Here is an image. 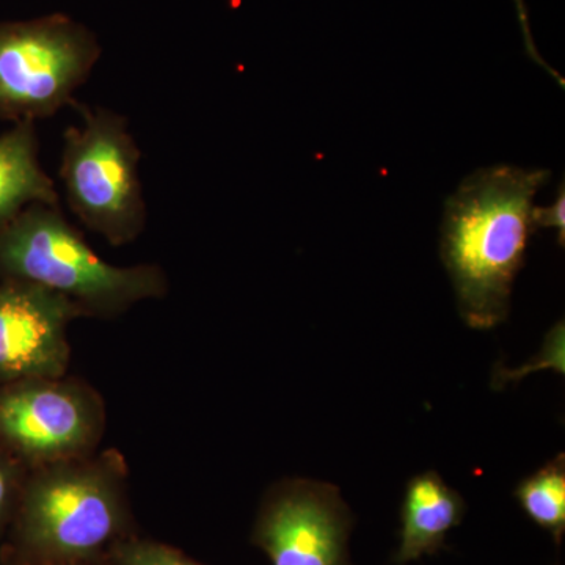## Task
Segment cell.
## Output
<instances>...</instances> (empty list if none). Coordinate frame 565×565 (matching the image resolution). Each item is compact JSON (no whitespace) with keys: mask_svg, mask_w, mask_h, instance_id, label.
Here are the masks:
<instances>
[{"mask_svg":"<svg viewBox=\"0 0 565 565\" xmlns=\"http://www.w3.org/2000/svg\"><path fill=\"white\" fill-rule=\"evenodd\" d=\"M107 565H202L173 546L161 542L139 539L136 535L122 539L111 548Z\"/></svg>","mask_w":565,"mask_h":565,"instance_id":"7c38bea8","label":"cell"},{"mask_svg":"<svg viewBox=\"0 0 565 565\" xmlns=\"http://www.w3.org/2000/svg\"><path fill=\"white\" fill-rule=\"evenodd\" d=\"M349 514L334 487L288 481L264 501L253 541L274 565H348Z\"/></svg>","mask_w":565,"mask_h":565,"instance_id":"52a82bcc","label":"cell"},{"mask_svg":"<svg viewBox=\"0 0 565 565\" xmlns=\"http://www.w3.org/2000/svg\"><path fill=\"white\" fill-rule=\"evenodd\" d=\"M28 473L24 463L0 448V531L13 520Z\"/></svg>","mask_w":565,"mask_h":565,"instance_id":"4fadbf2b","label":"cell"},{"mask_svg":"<svg viewBox=\"0 0 565 565\" xmlns=\"http://www.w3.org/2000/svg\"><path fill=\"white\" fill-rule=\"evenodd\" d=\"M18 565H88L79 563H33V564H18Z\"/></svg>","mask_w":565,"mask_h":565,"instance_id":"9a60e30c","label":"cell"},{"mask_svg":"<svg viewBox=\"0 0 565 565\" xmlns=\"http://www.w3.org/2000/svg\"><path fill=\"white\" fill-rule=\"evenodd\" d=\"M104 433L103 397L79 379L0 385V448L29 470L95 455Z\"/></svg>","mask_w":565,"mask_h":565,"instance_id":"8992f818","label":"cell"},{"mask_svg":"<svg viewBox=\"0 0 565 565\" xmlns=\"http://www.w3.org/2000/svg\"><path fill=\"white\" fill-rule=\"evenodd\" d=\"M82 126L63 136L61 180L66 203L93 233L115 247L131 244L147 226L140 148L117 111L82 106Z\"/></svg>","mask_w":565,"mask_h":565,"instance_id":"277c9868","label":"cell"},{"mask_svg":"<svg viewBox=\"0 0 565 565\" xmlns=\"http://www.w3.org/2000/svg\"><path fill=\"white\" fill-rule=\"evenodd\" d=\"M98 36L68 14L0 22V120H43L74 96L102 58Z\"/></svg>","mask_w":565,"mask_h":565,"instance_id":"5b68a950","label":"cell"},{"mask_svg":"<svg viewBox=\"0 0 565 565\" xmlns=\"http://www.w3.org/2000/svg\"><path fill=\"white\" fill-rule=\"evenodd\" d=\"M81 316L82 308L62 294L33 282L0 281V385L66 375L68 327Z\"/></svg>","mask_w":565,"mask_h":565,"instance_id":"ba28073f","label":"cell"},{"mask_svg":"<svg viewBox=\"0 0 565 565\" xmlns=\"http://www.w3.org/2000/svg\"><path fill=\"white\" fill-rule=\"evenodd\" d=\"M565 189L564 182H561L559 189H557L555 202L550 204L548 207L534 206L533 210V223L534 228H555L557 236H559L561 245L564 244L565 239Z\"/></svg>","mask_w":565,"mask_h":565,"instance_id":"5bb4252c","label":"cell"},{"mask_svg":"<svg viewBox=\"0 0 565 565\" xmlns=\"http://www.w3.org/2000/svg\"><path fill=\"white\" fill-rule=\"evenodd\" d=\"M11 522L18 564H107L132 535L125 457L109 449L32 468Z\"/></svg>","mask_w":565,"mask_h":565,"instance_id":"7a4b0ae2","label":"cell"},{"mask_svg":"<svg viewBox=\"0 0 565 565\" xmlns=\"http://www.w3.org/2000/svg\"><path fill=\"white\" fill-rule=\"evenodd\" d=\"M550 178V170L500 163L468 174L446 200L440 255L471 329H493L508 318L535 232L534 196Z\"/></svg>","mask_w":565,"mask_h":565,"instance_id":"6da1fadb","label":"cell"},{"mask_svg":"<svg viewBox=\"0 0 565 565\" xmlns=\"http://www.w3.org/2000/svg\"><path fill=\"white\" fill-rule=\"evenodd\" d=\"M463 511L462 497L435 471L415 476L405 490L401 545L394 561L403 565L437 553L446 534L462 522Z\"/></svg>","mask_w":565,"mask_h":565,"instance_id":"9c48e42d","label":"cell"},{"mask_svg":"<svg viewBox=\"0 0 565 565\" xmlns=\"http://www.w3.org/2000/svg\"><path fill=\"white\" fill-rule=\"evenodd\" d=\"M33 282L62 294L85 316L114 318L162 299L169 278L158 264L118 267L99 258L61 206L35 203L0 226V281Z\"/></svg>","mask_w":565,"mask_h":565,"instance_id":"3957f363","label":"cell"},{"mask_svg":"<svg viewBox=\"0 0 565 565\" xmlns=\"http://www.w3.org/2000/svg\"><path fill=\"white\" fill-rule=\"evenodd\" d=\"M35 203L61 206V195L39 161L35 122H14L0 136V226Z\"/></svg>","mask_w":565,"mask_h":565,"instance_id":"30bf717a","label":"cell"},{"mask_svg":"<svg viewBox=\"0 0 565 565\" xmlns=\"http://www.w3.org/2000/svg\"><path fill=\"white\" fill-rule=\"evenodd\" d=\"M516 500L525 514L559 544L565 531V462L559 455L542 467L537 473L520 482Z\"/></svg>","mask_w":565,"mask_h":565,"instance_id":"8fae6325","label":"cell"}]
</instances>
